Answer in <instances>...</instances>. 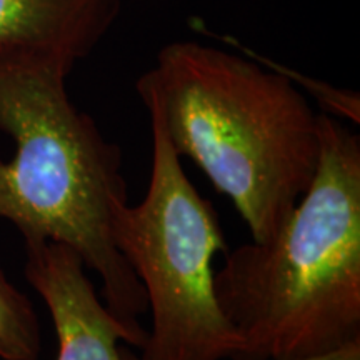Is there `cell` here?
<instances>
[{
    "label": "cell",
    "instance_id": "5b68a950",
    "mask_svg": "<svg viewBox=\"0 0 360 360\" xmlns=\"http://www.w3.org/2000/svg\"><path fill=\"white\" fill-rule=\"evenodd\" d=\"M25 278L42 297L56 328L57 360H124L125 332L85 272L77 250L53 240L25 242Z\"/></svg>",
    "mask_w": 360,
    "mask_h": 360
},
{
    "label": "cell",
    "instance_id": "9c48e42d",
    "mask_svg": "<svg viewBox=\"0 0 360 360\" xmlns=\"http://www.w3.org/2000/svg\"><path fill=\"white\" fill-rule=\"evenodd\" d=\"M124 360H143L141 355H135L127 350H122ZM299 360H360V342H354V344L345 345L335 352H330L327 355H321V357H310V359H299Z\"/></svg>",
    "mask_w": 360,
    "mask_h": 360
},
{
    "label": "cell",
    "instance_id": "8992f818",
    "mask_svg": "<svg viewBox=\"0 0 360 360\" xmlns=\"http://www.w3.org/2000/svg\"><path fill=\"white\" fill-rule=\"evenodd\" d=\"M122 0H0V58L19 53L89 57L114 27Z\"/></svg>",
    "mask_w": 360,
    "mask_h": 360
},
{
    "label": "cell",
    "instance_id": "3957f363",
    "mask_svg": "<svg viewBox=\"0 0 360 360\" xmlns=\"http://www.w3.org/2000/svg\"><path fill=\"white\" fill-rule=\"evenodd\" d=\"M75 65L60 53L0 58V130L15 143L13 159H0V219L24 242L77 250L101 277L103 304L130 345L142 349L146 290L112 238L114 210L127 204L122 150L72 103L65 80Z\"/></svg>",
    "mask_w": 360,
    "mask_h": 360
},
{
    "label": "cell",
    "instance_id": "277c9868",
    "mask_svg": "<svg viewBox=\"0 0 360 360\" xmlns=\"http://www.w3.org/2000/svg\"><path fill=\"white\" fill-rule=\"evenodd\" d=\"M152 169L137 205H119L112 238L146 290L152 330L143 360L233 359L240 340L219 307L214 257L227 252L219 214L188 180L150 115Z\"/></svg>",
    "mask_w": 360,
    "mask_h": 360
},
{
    "label": "cell",
    "instance_id": "6da1fadb",
    "mask_svg": "<svg viewBox=\"0 0 360 360\" xmlns=\"http://www.w3.org/2000/svg\"><path fill=\"white\" fill-rule=\"evenodd\" d=\"M135 89L177 155L232 200L252 240L272 237L321 159L319 114L302 90L254 58L195 40L162 47Z\"/></svg>",
    "mask_w": 360,
    "mask_h": 360
},
{
    "label": "cell",
    "instance_id": "7a4b0ae2",
    "mask_svg": "<svg viewBox=\"0 0 360 360\" xmlns=\"http://www.w3.org/2000/svg\"><path fill=\"white\" fill-rule=\"evenodd\" d=\"M317 174L278 231L225 252L219 307L233 360L321 357L360 342V137L319 114Z\"/></svg>",
    "mask_w": 360,
    "mask_h": 360
},
{
    "label": "cell",
    "instance_id": "ba28073f",
    "mask_svg": "<svg viewBox=\"0 0 360 360\" xmlns=\"http://www.w3.org/2000/svg\"><path fill=\"white\" fill-rule=\"evenodd\" d=\"M225 42L229 45H236L240 52H244V56L254 58L259 64H262L269 69L281 72V74L285 75L287 79H290V82L295 85V87H300L305 92H309L315 101H317L323 114L327 112V115L335 117V119L349 120V122L359 124L360 122V96L357 92H352V90L345 89H337L334 85L322 82V80L307 77V75L300 74L290 67L281 65L277 62L270 60V58L260 56V53L250 51L245 45H242L237 39L232 37H224Z\"/></svg>",
    "mask_w": 360,
    "mask_h": 360
},
{
    "label": "cell",
    "instance_id": "52a82bcc",
    "mask_svg": "<svg viewBox=\"0 0 360 360\" xmlns=\"http://www.w3.org/2000/svg\"><path fill=\"white\" fill-rule=\"evenodd\" d=\"M39 355L40 326L34 305L0 267V359L37 360Z\"/></svg>",
    "mask_w": 360,
    "mask_h": 360
}]
</instances>
